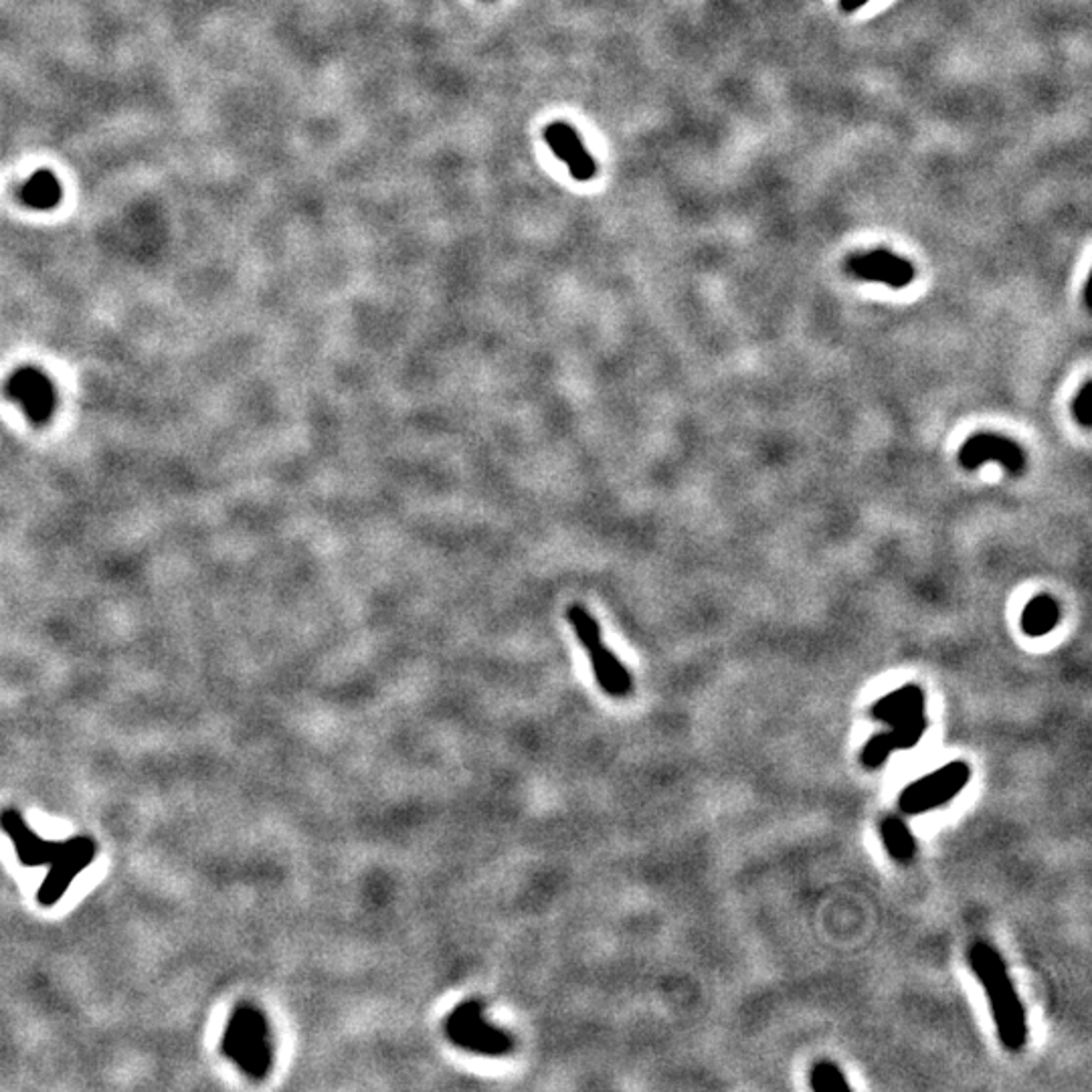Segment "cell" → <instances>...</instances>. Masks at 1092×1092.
<instances>
[{"label":"cell","instance_id":"8992f818","mask_svg":"<svg viewBox=\"0 0 1092 1092\" xmlns=\"http://www.w3.org/2000/svg\"><path fill=\"white\" fill-rule=\"evenodd\" d=\"M4 394L21 407L24 417L43 428L56 415L57 389L51 377L34 367H23L12 372L4 383Z\"/></svg>","mask_w":1092,"mask_h":1092},{"label":"cell","instance_id":"4fadbf2b","mask_svg":"<svg viewBox=\"0 0 1092 1092\" xmlns=\"http://www.w3.org/2000/svg\"><path fill=\"white\" fill-rule=\"evenodd\" d=\"M1062 618L1059 601L1050 595H1038L1022 611V630L1030 638H1042L1056 630Z\"/></svg>","mask_w":1092,"mask_h":1092},{"label":"cell","instance_id":"6da1fadb","mask_svg":"<svg viewBox=\"0 0 1092 1092\" xmlns=\"http://www.w3.org/2000/svg\"><path fill=\"white\" fill-rule=\"evenodd\" d=\"M0 823L7 835H11L17 854L23 864L37 866V864L53 862V870L49 872L43 889L37 894L39 902L46 906L56 904L68 890L71 880L76 879L83 868H88L96 856V845L90 838H76L66 844L47 842L23 822V818L17 811H4L0 815Z\"/></svg>","mask_w":1092,"mask_h":1092},{"label":"cell","instance_id":"3957f363","mask_svg":"<svg viewBox=\"0 0 1092 1092\" xmlns=\"http://www.w3.org/2000/svg\"><path fill=\"white\" fill-rule=\"evenodd\" d=\"M223 1052L251 1079H266L271 1070L270 1024L256 1005H239L223 1038Z\"/></svg>","mask_w":1092,"mask_h":1092},{"label":"cell","instance_id":"277c9868","mask_svg":"<svg viewBox=\"0 0 1092 1092\" xmlns=\"http://www.w3.org/2000/svg\"><path fill=\"white\" fill-rule=\"evenodd\" d=\"M567 618H569V623L573 625L579 642L589 653L593 674H595V680H598L601 690L613 699H625L633 688V680H631L628 668L621 664L618 655L611 652L601 640V628H599L598 620L591 615V611H587L579 603H573L569 608Z\"/></svg>","mask_w":1092,"mask_h":1092},{"label":"cell","instance_id":"8fae6325","mask_svg":"<svg viewBox=\"0 0 1092 1092\" xmlns=\"http://www.w3.org/2000/svg\"><path fill=\"white\" fill-rule=\"evenodd\" d=\"M445 1034H468V1036L484 1038L492 1040L502 1046L514 1048V1038L507 1034L504 1030L488 1024L484 1020V1002L480 1000H468L460 1003L450 1018L445 1020Z\"/></svg>","mask_w":1092,"mask_h":1092},{"label":"cell","instance_id":"5b68a950","mask_svg":"<svg viewBox=\"0 0 1092 1092\" xmlns=\"http://www.w3.org/2000/svg\"><path fill=\"white\" fill-rule=\"evenodd\" d=\"M969 779L971 769L968 763L953 761L904 789L899 808L904 815H919L924 811L936 810L968 788Z\"/></svg>","mask_w":1092,"mask_h":1092},{"label":"cell","instance_id":"2e32d148","mask_svg":"<svg viewBox=\"0 0 1092 1092\" xmlns=\"http://www.w3.org/2000/svg\"><path fill=\"white\" fill-rule=\"evenodd\" d=\"M810 1084L818 1092L850 1091V1082L845 1081L842 1070L832 1062L815 1064L811 1069Z\"/></svg>","mask_w":1092,"mask_h":1092},{"label":"cell","instance_id":"30bf717a","mask_svg":"<svg viewBox=\"0 0 1092 1092\" xmlns=\"http://www.w3.org/2000/svg\"><path fill=\"white\" fill-rule=\"evenodd\" d=\"M924 731H926V719L924 717H919L911 722H904V724H899V727H890L889 732H880V734H874L870 741H868L864 751H862V765L866 769H876V767L884 765L889 761L890 754L894 751H902V749H912L914 744H919V741L923 739Z\"/></svg>","mask_w":1092,"mask_h":1092},{"label":"cell","instance_id":"ba28073f","mask_svg":"<svg viewBox=\"0 0 1092 1092\" xmlns=\"http://www.w3.org/2000/svg\"><path fill=\"white\" fill-rule=\"evenodd\" d=\"M845 271L862 282H876L892 290L909 288L916 270L911 261L892 253L889 249H872L868 253H854L845 261Z\"/></svg>","mask_w":1092,"mask_h":1092},{"label":"cell","instance_id":"7a4b0ae2","mask_svg":"<svg viewBox=\"0 0 1092 1092\" xmlns=\"http://www.w3.org/2000/svg\"><path fill=\"white\" fill-rule=\"evenodd\" d=\"M969 963L988 993L993 1022L1003 1046L1012 1052L1022 1050L1028 1040V1020L1002 955L990 943L978 941L969 949Z\"/></svg>","mask_w":1092,"mask_h":1092},{"label":"cell","instance_id":"e0dca14e","mask_svg":"<svg viewBox=\"0 0 1092 1092\" xmlns=\"http://www.w3.org/2000/svg\"><path fill=\"white\" fill-rule=\"evenodd\" d=\"M1072 415L1081 428L1089 429L1092 425V383L1086 381L1082 384L1081 391L1072 401Z\"/></svg>","mask_w":1092,"mask_h":1092},{"label":"cell","instance_id":"9a60e30c","mask_svg":"<svg viewBox=\"0 0 1092 1092\" xmlns=\"http://www.w3.org/2000/svg\"><path fill=\"white\" fill-rule=\"evenodd\" d=\"M61 199V187L51 172H39L24 184L23 201L33 209H53Z\"/></svg>","mask_w":1092,"mask_h":1092},{"label":"cell","instance_id":"9c48e42d","mask_svg":"<svg viewBox=\"0 0 1092 1092\" xmlns=\"http://www.w3.org/2000/svg\"><path fill=\"white\" fill-rule=\"evenodd\" d=\"M544 140L551 147L554 157L563 160L569 167V172L577 181H591L598 172V164L593 157L587 152L581 136L574 130L573 126L567 122H552L544 130Z\"/></svg>","mask_w":1092,"mask_h":1092},{"label":"cell","instance_id":"52a82bcc","mask_svg":"<svg viewBox=\"0 0 1092 1092\" xmlns=\"http://www.w3.org/2000/svg\"><path fill=\"white\" fill-rule=\"evenodd\" d=\"M958 462L968 472L980 470L983 463L995 462L1010 475H1022L1028 468V455L1018 441L995 433H978L961 445Z\"/></svg>","mask_w":1092,"mask_h":1092},{"label":"cell","instance_id":"ac0fdd59","mask_svg":"<svg viewBox=\"0 0 1092 1092\" xmlns=\"http://www.w3.org/2000/svg\"><path fill=\"white\" fill-rule=\"evenodd\" d=\"M866 2L868 0H840V7H842V11L844 12H854L860 7H864Z\"/></svg>","mask_w":1092,"mask_h":1092},{"label":"cell","instance_id":"7c38bea8","mask_svg":"<svg viewBox=\"0 0 1092 1092\" xmlns=\"http://www.w3.org/2000/svg\"><path fill=\"white\" fill-rule=\"evenodd\" d=\"M870 712L876 721L884 722L889 727H899L904 722L924 717L923 688L916 687V684L899 688V690L886 694L884 699L876 700V704L872 707Z\"/></svg>","mask_w":1092,"mask_h":1092},{"label":"cell","instance_id":"5bb4252c","mask_svg":"<svg viewBox=\"0 0 1092 1092\" xmlns=\"http://www.w3.org/2000/svg\"><path fill=\"white\" fill-rule=\"evenodd\" d=\"M880 835L890 856L901 864H909L916 856V840L912 838L906 823L896 815H886L880 822Z\"/></svg>","mask_w":1092,"mask_h":1092}]
</instances>
